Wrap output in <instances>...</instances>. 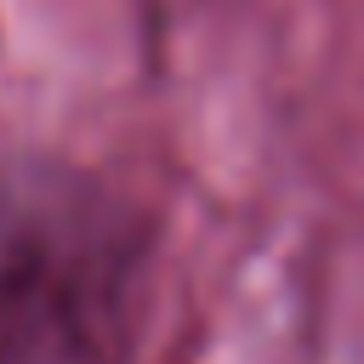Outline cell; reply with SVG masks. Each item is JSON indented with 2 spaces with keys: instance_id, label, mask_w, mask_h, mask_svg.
<instances>
[{
  "instance_id": "cell-1",
  "label": "cell",
  "mask_w": 364,
  "mask_h": 364,
  "mask_svg": "<svg viewBox=\"0 0 364 364\" xmlns=\"http://www.w3.org/2000/svg\"><path fill=\"white\" fill-rule=\"evenodd\" d=\"M154 222L51 154H0V364H114L136 330Z\"/></svg>"
}]
</instances>
